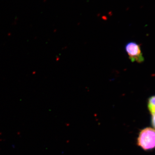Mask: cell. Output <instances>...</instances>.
Returning <instances> with one entry per match:
<instances>
[{"instance_id": "cell-4", "label": "cell", "mask_w": 155, "mask_h": 155, "mask_svg": "<svg viewBox=\"0 0 155 155\" xmlns=\"http://www.w3.org/2000/svg\"><path fill=\"white\" fill-rule=\"evenodd\" d=\"M152 124L153 127L155 128V113L152 114V116L151 119Z\"/></svg>"}, {"instance_id": "cell-1", "label": "cell", "mask_w": 155, "mask_h": 155, "mask_svg": "<svg viewBox=\"0 0 155 155\" xmlns=\"http://www.w3.org/2000/svg\"><path fill=\"white\" fill-rule=\"evenodd\" d=\"M137 144L144 150L155 147V130L147 127L140 131L137 138Z\"/></svg>"}, {"instance_id": "cell-3", "label": "cell", "mask_w": 155, "mask_h": 155, "mask_svg": "<svg viewBox=\"0 0 155 155\" xmlns=\"http://www.w3.org/2000/svg\"><path fill=\"white\" fill-rule=\"evenodd\" d=\"M148 107L152 114L155 113V95L150 97L148 101Z\"/></svg>"}, {"instance_id": "cell-2", "label": "cell", "mask_w": 155, "mask_h": 155, "mask_svg": "<svg viewBox=\"0 0 155 155\" xmlns=\"http://www.w3.org/2000/svg\"><path fill=\"white\" fill-rule=\"evenodd\" d=\"M125 50L131 62L141 63L144 61L140 45L134 41L127 43L125 45Z\"/></svg>"}]
</instances>
